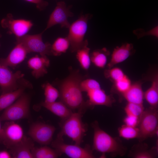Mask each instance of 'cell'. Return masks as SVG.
<instances>
[{
  "label": "cell",
  "instance_id": "cell-15",
  "mask_svg": "<svg viewBox=\"0 0 158 158\" xmlns=\"http://www.w3.org/2000/svg\"><path fill=\"white\" fill-rule=\"evenodd\" d=\"M16 44L6 58L0 59V65L14 67L26 58L29 53L25 48L20 43H16Z\"/></svg>",
  "mask_w": 158,
  "mask_h": 158
},
{
  "label": "cell",
  "instance_id": "cell-1",
  "mask_svg": "<svg viewBox=\"0 0 158 158\" xmlns=\"http://www.w3.org/2000/svg\"><path fill=\"white\" fill-rule=\"evenodd\" d=\"M83 79L79 70L73 71L59 85L60 101L71 110L78 109L83 112L87 108L80 87Z\"/></svg>",
  "mask_w": 158,
  "mask_h": 158
},
{
  "label": "cell",
  "instance_id": "cell-38",
  "mask_svg": "<svg viewBox=\"0 0 158 158\" xmlns=\"http://www.w3.org/2000/svg\"><path fill=\"white\" fill-rule=\"evenodd\" d=\"M0 36H2L1 33H0Z\"/></svg>",
  "mask_w": 158,
  "mask_h": 158
},
{
  "label": "cell",
  "instance_id": "cell-5",
  "mask_svg": "<svg viewBox=\"0 0 158 158\" xmlns=\"http://www.w3.org/2000/svg\"><path fill=\"white\" fill-rule=\"evenodd\" d=\"M92 15L87 14L81 15L70 25L67 37L70 43V49L72 52H75L84 45L88 44L87 40H84L88 28V22Z\"/></svg>",
  "mask_w": 158,
  "mask_h": 158
},
{
  "label": "cell",
  "instance_id": "cell-22",
  "mask_svg": "<svg viewBox=\"0 0 158 158\" xmlns=\"http://www.w3.org/2000/svg\"><path fill=\"white\" fill-rule=\"evenodd\" d=\"M41 105L64 121L72 113L71 110L61 101L48 103L44 102Z\"/></svg>",
  "mask_w": 158,
  "mask_h": 158
},
{
  "label": "cell",
  "instance_id": "cell-14",
  "mask_svg": "<svg viewBox=\"0 0 158 158\" xmlns=\"http://www.w3.org/2000/svg\"><path fill=\"white\" fill-rule=\"evenodd\" d=\"M55 130L56 128L53 126L38 122L32 125L28 134L35 141L40 144L46 145L51 142Z\"/></svg>",
  "mask_w": 158,
  "mask_h": 158
},
{
  "label": "cell",
  "instance_id": "cell-33",
  "mask_svg": "<svg viewBox=\"0 0 158 158\" xmlns=\"http://www.w3.org/2000/svg\"><path fill=\"white\" fill-rule=\"evenodd\" d=\"M133 32L138 39L147 35H152L158 38V27L157 26L147 31H145L144 29L138 28L134 30Z\"/></svg>",
  "mask_w": 158,
  "mask_h": 158
},
{
  "label": "cell",
  "instance_id": "cell-12",
  "mask_svg": "<svg viewBox=\"0 0 158 158\" xmlns=\"http://www.w3.org/2000/svg\"><path fill=\"white\" fill-rule=\"evenodd\" d=\"M70 6H67L63 1L58 2L55 8L50 14L44 32L54 25L59 24L61 28H68L70 24L68 20L69 17L73 14L71 11Z\"/></svg>",
  "mask_w": 158,
  "mask_h": 158
},
{
  "label": "cell",
  "instance_id": "cell-7",
  "mask_svg": "<svg viewBox=\"0 0 158 158\" xmlns=\"http://www.w3.org/2000/svg\"><path fill=\"white\" fill-rule=\"evenodd\" d=\"M30 98L24 93L16 101L5 109L0 121H14L27 118L29 115Z\"/></svg>",
  "mask_w": 158,
  "mask_h": 158
},
{
  "label": "cell",
  "instance_id": "cell-28",
  "mask_svg": "<svg viewBox=\"0 0 158 158\" xmlns=\"http://www.w3.org/2000/svg\"><path fill=\"white\" fill-rule=\"evenodd\" d=\"M118 130L119 136L127 140L138 138L139 136L138 127H132L124 124L119 127Z\"/></svg>",
  "mask_w": 158,
  "mask_h": 158
},
{
  "label": "cell",
  "instance_id": "cell-3",
  "mask_svg": "<svg viewBox=\"0 0 158 158\" xmlns=\"http://www.w3.org/2000/svg\"><path fill=\"white\" fill-rule=\"evenodd\" d=\"M82 92L87 93L88 99L86 102L87 108L101 105L111 107L116 100L112 95H107L102 89L99 82L90 78L83 79L80 83Z\"/></svg>",
  "mask_w": 158,
  "mask_h": 158
},
{
  "label": "cell",
  "instance_id": "cell-13",
  "mask_svg": "<svg viewBox=\"0 0 158 158\" xmlns=\"http://www.w3.org/2000/svg\"><path fill=\"white\" fill-rule=\"evenodd\" d=\"M2 128L1 143L9 149L20 142L24 136L22 127L13 121L5 122Z\"/></svg>",
  "mask_w": 158,
  "mask_h": 158
},
{
  "label": "cell",
  "instance_id": "cell-29",
  "mask_svg": "<svg viewBox=\"0 0 158 158\" xmlns=\"http://www.w3.org/2000/svg\"><path fill=\"white\" fill-rule=\"evenodd\" d=\"M43 87L44 90V102H54L59 97V91L49 83H46Z\"/></svg>",
  "mask_w": 158,
  "mask_h": 158
},
{
  "label": "cell",
  "instance_id": "cell-20",
  "mask_svg": "<svg viewBox=\"0 0 158 158\" xmlns=\"http://www.w3.org/2000/svg\"><path fill=\"white\" fill-rule=\"evenodd\" d=\"M142 85L140 81L131 84L129 89L123 95L128 102L143 104L144 92Z\"/></svg>",
  "mask_w": 158,
  "mask_h": 158
},
{
  "label": "cell",
  "instance_id": "cell-32",
  "mask_svg": "<svg viewBox=\"0 0 158 158\" xmlns=\"http://www.w3.org/2000/svg\"><path fill=\"white\" fill-rule=\"evenodd\" d=\"M104 76L114 83L122 78L126 75L120 68L115 67L108 68L105 70Z\"/></svg>",
  "mask_w": 158,
  "mask_h": 158
},
{
  "label": "cell",
  "instance_id": "cell-10",
  "mask_svg": "<svg viewBox=\"0 0 158 158\" xmlns=\"http://www.w3.org/2000/svg\"><path fill=\"white\" fill-rule=\"evenodd\" d=\"M1 25L8 30V34H13L16 38H18L27 34L33 24L30 20L14 19L13 15L9 13L1 20Z\"/></svg>",
  "mask_w": 158,
  "mask_h": 158
},
{
  "label": "cell",
  "instance_id": "cell-30",
  "mask_svg": "<svg viewBox=\"0 0 158 158\" xmlns=\"http://www.w3.org/2000/svg\"><path fill=\"white\" fill-rule=\"evenodd\" d=\"M114 83V90H115L116 92L122 95L127 91L131 85L130 79L126 75Z\"/></svg>",
  "mask_w": 158,
  "mask_h": 158
},
{
  "label": "cell",
  "instance_id": "cell-36",
  "mask_svg": "<svg viewBox=\"0 0 158 158\" xmlns=\"http://www.w3.org/2000/svg\"><path fill=\"white\" fill-rule=\"evenodd\" d=\"M12 156L10 152L6 150L0 151V158H10Z\"/></svg>",
  "mask_w": 158,
  "mask_h": 158
},
{
  "label": "cell",
  "instance_id": "cell-2",
  "mask_svg": "<svg viewBox=\"0 0 158 158\" xmlns=\"http://www.w3.org/2000/svg\"><path fill=\"white\" fill-rule=\"evenodd\" d=\"M92 126L94 130L93 149L102 153L120 156L126 154L127 148L119 138L112 137L101 129L96 121Z\"/></svg>",
  "mask_w": 158,
  "mask_h": 158
},
{
  "label": "cell",
  "instance_id": "cell-18",
  "mask_svg": "<svg viewBox=\"0 0 158 158\" xmlns=\"http://www.w3.org/2000/svg\"><path fill=\"white\" fill-rule=\"evenodd\" d=\"M34 144L31 138L24 136L21 140L9 149V152L13 158H33L31 150Z\"/></svg>",
  "mask_w": 158,
  "mask_h": 158
},
{
  "label": "cell",
  "instance_id": "cell-6",
  "mask_svg": "<svg viewBox=\"0 0 158 158\" xmlns=\"http://www.w3.org/2000/svg\"><path fill=\"white\" fill-rule=\"evenodd\" d=\"M139 142L157 135L158 127L157 109L151 107L145 109L141 116L138 126Z\"/></svg>",
  "mask_w": 158,
  "mask_h": 158
},
{
  "label": "cell",
  "instance_id": "cell-9",
  "mask_svg": "<svg viewBox=\"0 0 158 158\" xmlns=\"http://www.w3.org/2000/svg\"><path fill=\"white\" fill-rule=\"evenodd\" d=\"M20 71L12 72L8 67L0 65V86L2 94L14 91L27 81Z\"/></svg>",
  "mask_w": 158,
  "mask_h": 158
},
{
  "label": "cell",
  "instance_id": "cell-26",
  "mask_svg": "<svg viewBox=\"0 0 158 158\" xmlns=\"http://www.w3.org/2000/svg\"><path fill=\"white\" fill-rule=\"evenodd\" d=\"M70 46L67 37H59L56 38L51 45V55L60 56L66 52Z\"/></svg>",
  "mask_w": 158,
  "mask_h": 158
},
{
  "label": "cell",
  "instance_id": "cell-39",
  "mask_svg": "<svg viewBox=\"0 0 158 158\" xmlns=\"http://www.w3.org/2000/svg\"><path fill=\"white\" fill-rule=\"evenodd\" d=\"M1 37L0 36V38ZM0 47H1V44H0Z\"/></svg>",
  "mask_w": 158,
  "mask_h": 158
},
{
  "label": "cell",
  "instance_id": "cell-35",
  "mask_svg": "<svg viewBox=\"0 0 158 158\" xmlns=\"http://www.w3.org/2000/svg\"><path fill=\"white\" fill-rule=\"evenodd\" d=\"M24 1L35 4L37 8L40 11L45 10L48 6L49 3L44 0H24Z\"/></svg>",
  "mask_w": 158,
  "mask_h": 158
},
{
  "label": "cell",
  "instance_id": "cell-11",
  "mask_svg": "<svg viewBox=\"0 0 158 158\" xmlns=\"http://www.w3.org/2000/svg\"><path fill=\"white\" fill-rule=\"evenodd\" d=\"M55 149L61 154L64 153L72 158H94L92 151L88 146L83 148L80 145L66 144L63 137H57L51 143Z\"/></svg>",
  "mask_w": 158,
  "mask_h": 158
},
{
  "label": "cell",
  "instance_id": "cell-16",
  "mask_svg": "<svg viewBox=\"0 0 158 158\" xmlns=\"http://www.w3.org/2000/svg\"><path fill=\"white\" fill-rule=\"evenodd\" d=\"M27 64L28 67L32 70V75L35 78H38L47 73V68L50 65V61L46 55L39 56L36 55L30 59Z\"/></svg>",
  "mask_w": 158,
  "mask_h": 158
},
{
  "label": "cell",
  "instance_id": "cell-31",
  "mask_svg": "<svg viewBox=\"0 0 158 158\" xmlns=\"http://www.w3.org/2000/svg\"><path fill=\"white\" fill-rule=\"evenodd\" d=\"M145 108L143 104L128 102L124 108L126 115L134 116L140 118Z\"/></svg>",
  "mask_w": 158,
  "mask_h": 158
},
{
  "label": "cell",
  "instance_id": "cell-24",
  "mask_svg": "<svg viewBox=\"0 0 158 158\" xmlns=\"http://www.w3.org/2000/svg\"><path fill=\"white\" fill-rule=\"evenodd\" d=\"M109 51L105 48L97 49L93 51L90 54L91 62L96 67L104 68L107 61V57Z\"/></svg>",
  "mask_w": 158,
  "mask_h": 158
},
{
  "label": "cell",
  "instance_id": "cell-37",
  "mask_svg": "<svg viewBox=\"0 0 158 158\" xmlns=\"http://www.w3.org/2000/svg\"><path fill=\"white\" fill-rule=\"evenodd\" d=\"M2 127L1 126L0 120V143H1L2 138Z\"/></svg>",
  "mask_w": 158,
  "mask_h": 158
},
{
  "label": "cell",
  "instance_id": "cell-4",
  "mask_svg": "<svg viewBox=\"0 0 158 158\" xmlns=\"http://www.w3.org/2000/svg\"><path fill=\"white\" fill-rule=\"evenodd\" d=\"M83 112L72 113L67 119L63 121L61 124V130L58 137L66 135L71 138L75 144L80 145L82 142L86 132V126L82 120Z\"/></svg>",
  "mask_w": 158,
  "mask_h": 158
},
{
  "label": "cell",
  "instance_id": "cell-19",
  "mask_svg": "<svg viewBox=\"0 0 158 158\" xmlns=\"http://www.w3.org/2000/svg\"><path fill=\"white\" fill-rule=\"evenodd\" d=\"M157 155V147L149 148L148 145L142 142L133 145L128 154L129 157L133 158H155Z\"/></svg>",
  "mask_w": 158,
  "mask_h": 158
},
{
  "label": "cell",
  "instance_id": "cell-23",
  "mask_svg": "<svg viewBox=\"0 0 158 158\" xmlns=\"http://www.w3.org/2000/svg\"><path fill=\"white\" fill-rule=\"evenodd\" d=\"M150 87L144 92V98L150 107L157 109L158 106V76L156 73L152 78Z\"/></svg>",
  "mask_w": 158,
  "mask_h": 158
},
{
  "label": "cell",
  "instance_id": "cell-27",
  "mask_svg": "<svg viewBox=\"0 0 158 158\" xmlns=\"http://www.w3.org/2000/svg\"><path fill=\"white\" fill-rule=\"evenodd\" d=\"M88 44H85L76 52V58L81 67L85 70L89 69L91 62L90 54V49L87 47Z\"/></svg>",
  "mask_w": 158,
  "mask_h": 158
},
{
  "label": "cell",
  "instance_id": "cell-17",
  "mask_svg": "<svg viewBox=\"0 0 158 158\" xmlns=\"http://www.w3.org/2000/svg\"><path fill=\"white\" fill-rule=\"evenodd\" d=\"M135 52L133 45L131 43H126L120 47H116L114 49L110 61L108 64V68H112L115 65L123 61Z\"/></svg>",
  "mask_w": 158,
  "mask_h": 158
},
{
  "label": "cell",
  "instance_id": "cell-8",
  "mask_svg": "<svg viewBox=\"0 0 158 158\" xmlns=\"http://www.w3.org/2000/svg\"><path fill=\"white\" fill-rule=\"evenodd\" d=\"M42 32L34 35L26 34L18 38H16L15 43H20L25 48L28 53L36 52L40 55H51V44L49 42L44 43L42 39Z\"/></svg>",
  "mask_w": 158,
  "mask_h": 158
},
{
  "label": "cell",
  "instance_id": "cell-21",
  "mask_svg": "<svg viewBox=\"0 0 158 158\" xmlns=\"http://www.w3.org/2000/svg\"><path fill=\"white\" fill-rule=\"evenodd\" d=\"M28 82L22 85L17 89L1 94L0 96V111L9 106L24 93L26 87L30 86Z\"/></svg>",
  "mask_w": 158,
  "mask_h": 158
},
{
  "label": "cell",
  "instance_id": "cell-25",
  "mask_svg": "<svg viewBox=\"0 0 158 158\" xmlns=\"http://www.w3.org/2000/svg\"><path fill=\"white\" fill-rule=\"evenodd\" d=\"M33 158H56L61 154L55 149L53 150L47 146L35 147L31 150Z\"/></svg>",
  "mask_w": 158,
  "mask_h": 158
},
{
  "label": "cell",
  "instance_id": "cell-34",
  "mask_svg": "<svg viewBox=\"0 0 158 158\" xmlns=\"http://www.w3.org/2000/svg\"><path fill=\"white\" fill-rule=\"evenodd\" d=\"M140 118L134 116L126 115L123 119L124 124L132 127H138Z\"/></svg>",
  "mask_w": 158,
  "mask_h": 158
}]
</instances>
